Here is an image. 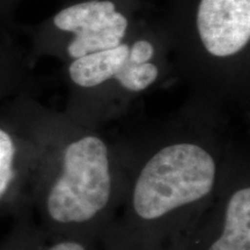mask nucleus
Listing matches in <instances>:
<instances>
[{
  "mask_svg": "<svg viewBox=\"0 0 250 250\" xmlns=\"http://www.w3.org/2000/svg\"><path fill=\"white\" fill-rule=\"evenodd\" d=\"M227 167L193 142L161 146L136 167H123L120 204L99 248L186 250Z\"/></svg>",
  "mask_w": 250,
  "mask_h": 250,
  "instance_id": "obj_1",
  "label": "nucleus"
},
{
  "mask_svg": "<svg viewBox=\"0 0 250 250\" xmlns=\"http://www.w3.org/2000/svg\"><path fill=\"white\" fill-rule=\"evenodd\" d=\"M123 182V167L98 136L72 140L57 153L42 144L31 212L50 232L99 247L120 204Z\"/></svg>",
  "mask_w": 250,
  "mask_h": 250,
  "instance_id": "obj_2",
  "label": "nucleus"
},
{
  "mask_svg": "<svg viewBox=\"0 0 250 250\" xmlns=\"http://www.w3.org/2000/svg\"><path fill=\"white\" fill-rule=\"evenodd\" d=\"M186 250H250V175L228 165Z\"/></svg>",
  "mask_w": 250,
  "mask_h": 250,
  "instance_id": "obj_3",
  "label": "nucleus"
},
{
  "mask_svg": "<svg viewBox=\"0 0 250 250\" xmlns=\"http://www.w3.org/2000/svg\"><path fill=\"white\" fill-rule=\"evenodd\" d=\"M28 136L0 120V213L31 210V193L42 154V144L33 122Z\"/></svg>",
  "mask_w": 250,
  "mask_h": 250,
  "instance_id": "obj_4",
  "label": "nucleus"
},
{
  "mask_svg": "<svg viewBox=\"0 0 250 250\" xmlns=\"http://www.w3.org/2000/svg\"><path fill=\"white\" fill-rule=\"evenodd\" d=\"M54 24L59 30L76 34L67 51L77 59L120 45L127 20L116 11L114 2L90 0L64 8L56 14Z\"/></svg>",
  "mask_w": 250,
  "mask_h": 250,
  "instance_id": "obj_5",
  "label": "nucleus"
},
{
  "mask_svg": "<svg viewBox=\"0 0 250 250\" xmlns=\"http://www.w3.org/2000/svg\"><path fill=\"white\" fill-rule=\"evenodd\" d=\"M197 28L211 55L237 54L250 40V0H202Z\"/></svg>",
  "mask_w": 250,
  "mask_h": 250,
  "instance_id": "obj_6",
  "label": "nucleus"
},
{
  "mask_svg": "<svg viewBox=\"0 0 250 250\" xmlns=\"http://www.w3.org/2000/svg\"><path fill=\"white\" fill-rule=\"evenodd\" d=\"M0 250H101L99 247L55 234L43 227L31 210L14 215V224L0 241Z\"/></svg>",
  "mask_w": 250,
  "mask_h": 250,
  "instance_id": "obj_7",
  "label": "nucleus"
},
{
  "mask_svg": "<svg viewBox=\"0 0 250 250\" xmlns=\"http://www.w3.org/2000/svg\"><path fill=\"white\" fill-rule=\"evenodd\" d=\"M130 48L120 44L77 58L70 66V77L74 83L92 88L117 76L129 58Z\"/></svg>",
  "mask_w": 250,
  "mask_h": 250,
  "instance_id": "obj_8",
  "label": "nucleus"
},
{
  "mask_svg": "<svg viewBox=\"0 0 250 250\" xmlns=\"http://www.w3.org/2000/svg\"><path fill=\"white\" fill-rule=\"evenodd\" d=\"M158 68L152 62L137 64L127 58L115 79L130 92H142L154 83L158 78Z\"/></svg>",
  "mask_w": 250,
  "mask_h": 250,
  "instance_id": "obj_9",
  "label": "nucleus"
},
{
  "mask_svg": "<svg viewBox=\"0 0 250 250\" xmlns=\"http://www.w3.org/2000/svg\"><path fill=\"white\" fill-rule=\"evenodd\" d=\"M154 55V48L147 41H138L130 48L129 58L137 64L148 62Z\"/></svg>",
  "mask_w": 250,
  "mask_h": 250,
  "instance_id": "obj_10",
  "label": "nucleus"
}]
</instances>
